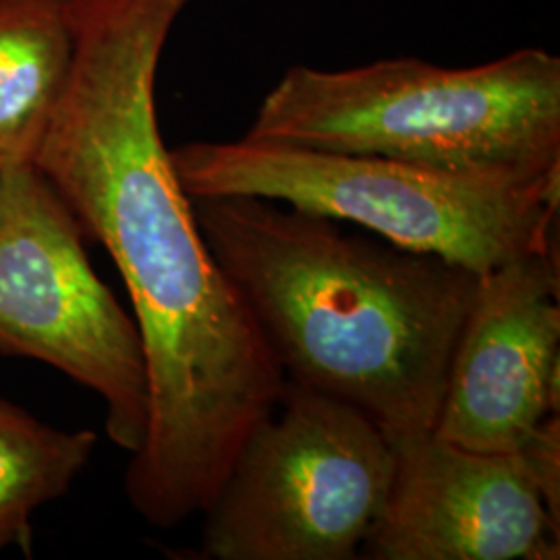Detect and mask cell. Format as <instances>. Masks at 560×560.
I'll list each match as a JSON object with an SVG mask.
<instances>
[{
    "label": "cell",
    "instance_id": "cell-10",
    "mask_svg": "<svg viewBox=\"0 0 560 560\" xmlns=\"http://www.w3.org/2000/svg\"><path fill=\"white\" fill-rule=\"evenodd\" d=\"M98 436L65 432L0 399V552L32 550V515L57 501L85 469Z\"/></svg>",
    "mask_w": 560,
    "mask_h": 560
},
{
    "label": "cell",
    "instance_id": "cell-4",
    "mask_svg": "<svg viewBox=\"0 0 560 560\" xmlns=\"http://www.w3.org/2000/svg\"><path fill=\"white\" fill-rule=\"evenodd\" d=\"M171 162L189 198L279 201L476 275L559 245L560 171H451L245 138L185 143Z\"/></svg>",
    "mask_w": 560,
    "mask_h": 560
},
{
    "label": "cell",
    "instance_id": "cell-8",
    "mask_svg": "<svg viewBox=\"0 0 560 560\" xmlns=\"http://www.w3.org/2000/svg\"><path fill=\"white\" fill-rule=\"evenodd\" d=\"M397 467L368 560H557L560 520L523 451L480 453L434 432Z\"/></svg>",
    "mask_w": 560,
    "mask_h": 560
},
{
    "label": "cell",
    "instance_id": "cell-9",
    "mask_svg": "<svg viewBox=\"0 0 560 560\" xmlns=\"http://www.w3.org/2000/svg\"><path fill=\"white\" fill-rule=\"evenodd\" d=\"M75 0H0V166L32 162L69 75Z\"/></svg>",
    "mask_w": 560,
    "mask_h": 560
},
{
    "label": "cell",
    "instance_id": "cell-1",
    "mask_svg": "<svg viewBox=\"0 0 560 560\" xmlns=\"http://www.w3.org/2000/svg\"><path fill=\"white\" fill-rule=\"evenodd\" d=\"M194 0H75V48L34 164L119 270L140 330L150 418L125 476L162 529L201 513L284 372L201 237L162 141L156 73Z\"/></svg>",
    "mask_w": 560,
    "mask_h": 560
},
{
    "label": "cell",
    "instance_id": "cell-7",
    "mask_svg": "<svg viewBox=\"0 0 560 560\" xmlns=\"http://www.w3.org/2000/svg\"><path fill=\"white\" fill-rule=\"evenodd\" d=\"M559 245L480 277L434 434L480 453H515L559 413Z\"/></svg>",
    "mask_w": 560,
    "mask_h": 560
},
{
    "label": "cell",
    "instance_id": "cell-3",
    "mask_svg": "<svg viewBox=\"0 0 560 560\" xmlns=\"http://www.w3.org/2000/svg\"><path fill=\"white\" fill-rule=\"evenodd\" d=\"M245 140L451 171H560V57L521 48L476 67L384 59L289 67Z\"/></svg>",
    "mask_w": 560,
    "mask_h": 560
},
{
    "label": "cell",
    "instance_id": "cell-6",
    "mask_svg": "<svg viewBox=\"0 0 560 560\" xmlns=\"http://www.w3.org/2000/svg\"><path fill=\"white\" fill-rule=\"evenodd\" d=\"M83 237L34 162L0 166V351L98 393L108 439L136 455L150 418L140 330L96 277Z\"/></svg>",
    "mask_w": 560,
    "mask_h": 560
},
{
    "label": "cell",
    "instance_id": "cell-2",
    "mask_svg": "<svg viewBox=\"0 0 560 560\" xmlns=\"http://www.w3.org/2000/svg\"><path fill=\"white\" fill-rule=\"evenodd\" d=\"M191 206L287 381L358 407L393 448L434 432L481 275L266 198Z\"/></svg>",
    "mask_w": 560,
    "mask_h": 560
},
{
    "label": "cell",
    "instance_id": "cell-5",
    "mask_svg": "<svg viewBox=\"0 0 560 560\" xmlns=\"http://www.w3.org/2000/svg\"><path fill=\"white\" fill-rule=\"evenodd\" d=\"M397 453L358 407L284 381L241 442L206 515L214 560H355L381 520Z\"/></svg>",
    "mask_w": 560,
    "mask_h": 560
}]
</instances>
